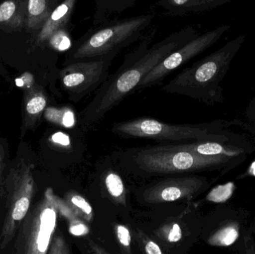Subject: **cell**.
Here are the masks:
<instances>
[{"label": "cell", "instance_id": "1", "mask_svg": "<svg viewBox=\"0 0 255 254\" xmlns=\"http://www.w3.org/2000/svg\"><path fill=\"white\" fill-rule=\"evenodd\" d=\"M156 33L157 27L150 28L139 44L126 55L119 69L100 86L82 112L83 125H91L100 121L129 94L136 90L144 78L169 54L199 34L193 25H188L150 47Z\"/></svg>", "mask_w": 255, "mask_h": 254}, {"label": "cell", "instance_id": "2", "mask_svg": "<svg viewBox=\"0 0 255 254\" xmlns=\"http://www.w3.org/2000/svg\"><path fill=\"white\" fill-rule=\"evenodd\" d=\"M154 15H138L113 19L93 26L73 42L64 66L75 61L100 58L120 52L133 44L145 34Z\"/></svg>", "mask_w": 255, "mask_h": 254}, {"label": "cell", "instance_id": "3", "mask_svg": "<svg viewBox=\"0 0 255 254\" xmlns=\"http://www.w3.org/2000/svg\"><path fill=\"white\" fill-rule=\"evenodd\" d=\"M247 34L230 40L223 47L184 69L163 90L169 93L193 97L208 95L214 92L230 64L245 41Z\"/></svg>", "mask_w": 255, "mask_h": 254}, {"label": "cell", "instance_id": "4", "mask_svg": "<svg viewBox=\"0 0 255 254\" xmlns=\"http://www.w3.org/2000/svg\"><path fill=\"white\" fill-rule=\"evenodd\" d=\"M117 160L127 172L145 177L190 171L200 161L196 154L182 150L178 145L128 149L118 154Z\"/></svg>", "mask_w": 255, "mask_h": 254}, {"label": "cell", "instance_id": "5", "mask_svg": "<svg viewBox=\"0 0 255 254\" xmlns=\"http://www.w3.org/2000/svg\"><path fill=\"white\" fill-rule=\"evenodd\" d=\"M118 55L110 54L64 65L59 71V77L72 100L80 101L99 89L110 76L109 69Z\"/></svg>", "mask_w": 255, "mask_h": 254}, {"label": "cell", "instance_id": "6", "mask_svg": "<svg viewBox=\"0 0 255 254\" xmlns=\"http://www.w3.org/2000/svg\"><path fill=\"white\" fill-rule=\"evenodd\" d=\"M230 28V25H220L204 34H199L189 40L156 66L139 83L136 90L151 87L161 83L169 74L215 44Z\"/></svg>", "mask_w": 255, "mask_h": 254}, {"label": "cell", "instance_id": "7", "mask_svg": "<svg viewBox=\"0 0 255 254\" xmlns=\"http://www.w3.org/2000/svg\"><path fill=\"white\" fill-rule=\"evenodd\" d=\"M112 131L121 137L172 142L187 140L197 134L196 129L189 127L171 125L147 117L115 124Z\"/></svg>", "mask_w": 255, "mask_h": 254}, {"label": "cell", "instance_id": "8", "mask_svg": "<svg viewBox=\"0 0 255 254\" xmlns=\"http://www.w3.org/2000/svg\"><path fill=\"white\" fill-rule=\"evenodd\" d=\"M192 191V182L186 177H172L148 186L142 198L149 204L172 202L185 198Z\"/></svg>", "mask_w": 255, "mask_h": 254}, {"label": "cell", "instance_id": "9", "mask_svg": "<svg viewBox=\"0 0 255 254\" xmlns=\"http://www.w3.org/2000/svg\"><path fill=\"white\" fill-rule=\"evenodd\" d=\"M77 2L78 0H64L54 9L37 34V45L44 46L56 31L67 29Z\"/></svg>", "mask_w": 255, "mask_h": 254}, {"label": "cell", "instance_id": "10", "mask_svg": "<svg viewBox=\"0 0 255 254\" xmlns=\"http://www.w3.org/2000/svg\"><path fill=\"white\" fill-rule=\"evenodd\" d=\"M232 0H157V5L172 16H183L209 11Z\"/></svg>", "mask_w": 255, "mask_h": 254}, {"label": "cell", "instance_id": "11", "mask_svg": "<svg viewBox=\"0 0 255 254\" xmlns=\"http://www.w3.org/2000/svg\"><path fill=\"white\" fill-rule=\"evenodd\" d=\"M28 0H4L0 4V24L13 30L26 25Z\"/></svg>", "mask_w": 255, "mask_h": 254}, {"label": "cell", "instance_id": "12", "mask_svg": "<svg viewBox=\"0 0 255 254\" xmlns=\"http://www.w3.org/2000/svg\"><path fill=\"white\" fill-rule=\"evenodd\" d=\"M64 0H28L26 27L30 31H40L54 9Z\"/></svg>", "mask_w": 255, "mask_h": 254}, {"label": "cell", "instance_id": "13", "mask_svg": "<svg viewBox=\"0 0 255 254\" xmlns=\"http://www.w3.org/2000/svg\"><path fill=\"white\" fill-rule=\"evenodd\" d=\"M94 1L95 13L93 26L107 22L113 16L121 14L127 9L133 7L137 0H94Z\"/></svg>", "mask_w": 255, "mask_h": 254}, {"label": "cell", "instance_id": "14", "mask_svg": "<svg viewBox=\"0 0 255 254\" xmlns=\"http://www.w3.org/2000/svg\"><path fill=\"white\" fill-rule=\"evenodd\" d=\"M105 183L111 196L121 204H124L126 201L125 186L120 175L112 171L109 172L105 179Z\"/></svg>", "mask_w": 255, "mask_h": 254}, {"label": "cell", "instance_id": "15", "mask_svg": "<svg viewBox=\"0 0 255 254\" xmlns=\"http://www.w3.org/2000/svg\"><path fill=\"white\" fill-rule=\"evenodd\" d=\"M47 44L52 49L58 51H64L69 49L71 46L70 34L68 29L59 30L51 36L48 40Z\"/></svg>", "mask_w": 255, "mask_h": 254}, {"label": "cell", "instance_id": "16", "mask_svg": "<svg viewBox=\"0 0 255 254\" xmlns=\"http://www.w3.org/2000/svg\"><path fill=\"white\" fill-rule=\"evenodd\" d=\"M232 183H228L224 186H219L211 191L208 198L214 202H223L230 198L232 194Z\"/></svg>", "mask_w": 255, "mask_h": 254}, {"label": "cell", "instance_id": "17", "mask_svg": "<svg viewBox=\"0 0 255 254\" xmlns=\"http://www.w3.org/2000/svg\"><path fill=\"white\" fill-rule=\"evenodd\" d=\"M72 205L77 210L78 213H82L85 218L91 219L93 216V209L91 204L79 195H74L70 198Z\"/></svg>", "mask_w": 255, "mask_h": 254}, {"label": "cell", "instance_id": "18", "mask_svg": "<svg viewBox=\"0 0 255 254\" xmlns=\"http://www.w3.org/2000/svg\"><path fill=\"white\" fill-rule=\"evenodd\" d=\"M56 222V214L52 209H46L41 216V229L52 233Z\"/></svg>", "mask_w": 255, "mask_h": 254}, {"label": "cell", "instance_id": "19", "mask_svg": "<svg viewBox=\"0 0 255 254\" xmlns=\"http://www.w3.org/2000/svg\"><path fill=\"white\" fill-rule=\"evenodd\" d=\"M28 207H29L28 198L25 197L20 198L15 204L14 209L12 213L13 219L16 221L23 219L28 211Z\"/></svg>", "mask_w": 255, "mask_h": 254}, {"label": "cell", "instance_id": "20", "mask_svg": "<svg viewBox=\"0 0 255 254\" xmlns=\"http://www.w3.org/2000/svg\"><path fill=\"white\" fill-rule=\"evenodd\" d=\"M238 237V233L235 228H229L222 231L217 236V240L223 246H230L233 244Z\"/></svg>", "mask_w": 255, "mask_h": 254}, {"label": "cell", "instance_id": "21", "mask_svg": "<svg viewBox=\"0 0 255 254\" xmlns=\"http://www.w3.org/2000/svg\"><path fill=\"white\" fill-rule=\"evenodd\" d=\"M116 233L121 246H123V248L127 249V251L130 250L131 238H130L129 230L124 225H118L117 226Z\"/></svg>", "mask_w": 255, "mask_h": 254}, {"label": "cell", "instance_id": "22", "mask_svg": "<svg viewBox=\"0 0 255 254\" xmlns=\"http://www.w3.org/2000/svg\"><path fill=\"white\" fill-rule=\"evenodd\" d=\"M46 105V101L43 96L34 97L27 104V111L31 114L40 113Z\"/></svg>", "mask_w": 255, "mask_h": 254}, {"label": "cell", "instance_id": "23", "mask_svg": "<svg viewBox=\"0 0 255 254\" xmlns=\"http://www.w3.org/2000/svg\"><path fill=\"white\" fill-rule=\"evenodd\" d=\"M182 237V232L178 224H173L166 231V238L169 243H177Z\"/></svg>", "mask_w": 255, "mask_h": 254}, {"label": "cell", "instance_id": "24", "mask_svg": "<svg viewBox=\"0 0 255 254\" xmlns=\"http://www.w3.org/2000/svg\"><path fill=\"white\" fill-rule=\"evenodd\" d=\"M51 234H52V232H50V231L43 229L40 230L38 238H37V246H38V249L40 252H44L47 249Z\"/></svg>", "mask_w": 255, "mask_h": 254}, {"label": "cell", "instance_id": "25", "mask_svg": "<svg viewBox=\"0 0 255 254\" xmlns=\"http://www.w3.org/2000/svg\"><path fill=\"white\" fill-rule=\"evenodd\" d=\"M70 231L73 235L81 237V236L86 235L88 234V228L85 224L77 219L70 226Z\"/></svg>", "mask_w": 255, "mask_h": 254}, {"label": "cell", "instance_id": "26", "mask_svg": "<svg viewBox=\"0 0 255 254\" xmlns=\"http://www.w3.org/2000/svg\"><path fill=\"white\" fill-rule=\"evenodd\" d=\"M52 141L63 146H68L70 144V137L64 133L58 132L52 137Z\"/></svg>", "mask_w": 255, "mask_h": 254}, {"label": "cell", "instance_id": "27", "mask_svg": "<svg viewBox=\"0 0 255 254\" xmlns=\"http://www.w3.org/2000/svg\"><path fill=\"white\" fill-rule=\"evenodd\" d=\"M62 124L66 128H71L75 124V115L72 110L64 112L62 117Z\"/></svg>", "mask_w": 255, "mask_h": 254}, {"label": "cell", "instance_id": "28", "mask_svg": "<svg viewBox=\"0 0 255 254\" xmlns=\"http://www.w3.org/2000/svg\"><path fill=\"white\" fill-rule=\"evenodd\" d=\"M145 252L148 254H163L160 248L153 241H148L145 246Z\"/></svg>", "mask_w": 255, "mask_h": 254}, {"label": "cell", "instance_id": "29", "mask_svg": "<svg viewBox=\"0 0 255 254\" xmlns=\"http://www.w3.org/2000/svg\"><path fill=\"white\" fill-rule=\"evenodd\" d=\"M252 172L253 173V174L255 175V162L254 164H253V166H252V169H251Z\"/></svg>", "mask_w": 255, "mask_h": 254}]
</instances>
